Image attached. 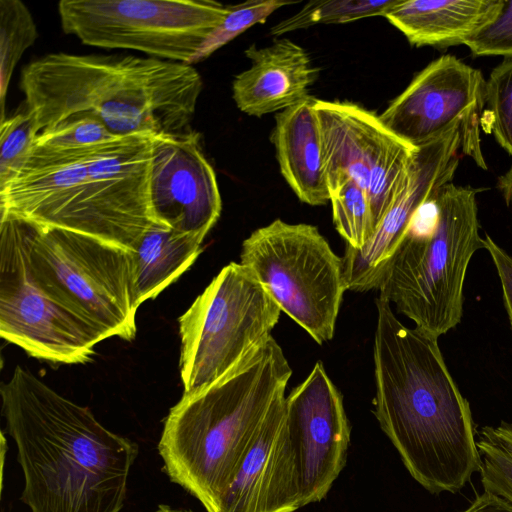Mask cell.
<instances>
[{
  "label": "cell",
  "mask_w": 512,
  "mask_h": 512,
  "mask_svg": "<svg viewBox=\"0 0 512 512\" xmlns=\"http://www.w3.org/2000/svg\"><path fill=\"white\" fill-rule=\"evenodd\" d=\"M336 230L353 249L363 248L374 234L373 216L366 192L347 179L329 192Z\"/></svg>",
  "instance_id": "cell-25"
},
{
  "label": "cell",
  "mask_w": 512,
  "mask_h": 512,
  "mask_svg": "<svg viewBox=\"0 0 512 512\" xmlns=\"http://www.w3.org/2000/svg\"><path fill=\"white\" fill-rule=\"evenodd\" d=\"M292 369L276 340L225 378L183 394L165 418L158 452L169 479L207 512L222 501L275 401L285 395Z\"/></svg>",
  "instance_id": "cell-4"
},
{
  "label": "cell",
  "mask_w": 512,
  "mask_h": 512,
  "mask_svg": "<svg viewBox=\"0 0 512 512\" xmlns=\"http://www.w3.org/2000/svg\"><path fill=\"white\" fill-rule=\"evenodd\" d=\"M154 512H193V511L174 509L167 504H160V505H158L157 509Z\"/></svg>",
  "instance_id": "cell-35"
},
{
  "label": "cell",
  "mask_w": 512,
  "mask_h": 512,
  "mask_svg": "<svg viewBox=\"0 0 512 512\" xmlns=\"http://www.w3.org/2000/svg\"><path fill=\"white\" fill-rule=\"evenodd\" d=\"M30 264L40 286L59 304L107 338L134 339L139 307L130 250L34 223Z\"/></svg>",
  "instance_id": "cell-7"
},
{
  "label": "cell",
  "mask_w": 512,
  "mask_h": 512,
  "mask_svg": "<svg viewBox=\"0 0 512 512\" xmlns=\"http://www.w3.org/2000/svg\"><path fill=\"white\" fill-rule=\"evenodd\" d=\"M286 396L278 398L242 461L220 512H295L299 477L286 425Z\"/></svg>",
  "instance_id": "cell-17"
},
{
  "label": "cell",
  "mask_w": 512,
  "mask_h": 512,
  "mask_svg": "<svg viewBox=\"0 0 512 512\" xmlns=\"http://www.w3.org/2000/svg\"><path fill=\"white\" fill-rule=\"evenodd\" d=\"M314 109L328 190L347 179L358 184L368 196L375 232L403 187L417 147L357 104L315 98Z\"/></svg>",
  "instance_id": "cell-11"
},
{
  "label": "cell",
  "mask_w": 512,
  "mask_h": 512,
  "mask_svg": "<svg viewBox=\"0 0 512 512\" xmlns=\"http://www.w3.org/2000/svg\"><path fill=\"white\" fill-rule=\"evenodd\" d=\"M474 56L512 58V0L503 4L494 18L463 42Z\"/></svg>",
  "instance_id": "cell-30"
},
{
  "label": "cell",
  "mask_w": 512,
  "mask_h": 512,
  "mask_svg": "<svg viewBox=\"0 0 512 512\" xmlns=\"http://www.w3.org/2000/svg\"><path fill=\"white\" fill-rule=\"evenodd\" d=\"M285 404L302 506L320 502L346 464L350 425L343 397L319 361Z\"/></svg>",
  "instance_id": "cell-15"
},
{
  "label": "cell",
  "mask_w": 512,
  "mask_h": 512,
  "mask_svg": "<svg viewBox=\"0 0 512 512\" xmlns=\"http://www.w3.org/2000/svg\"><path fill=\"white\" fill-rule=\"evenodd\" d=\"M0 394L31 512L121 511L137 443L19 365Z\"/></svg>",
  "instance_id": "cell-2"
},
{
  "label": "cell",
  "mask_w": 512,
  "mask_h": 512,
  "mask_svg": "<svg viewBox=\"0 0 512 512\" xmlns=\"http://www.w3.org/2000/svg\"><path fill=\"white\" fill-rule=\"evenodd\" d=\"M503 0H398L384 18L417 47H447L489 23Z\"/></svg>",
  "instance_id": "cell-20"
},
{
  "label": "cell",
  "mask_w": 512,
  "mask_h": 512,
  "mask_svg": "<svg viewBox=\"0 0 512 512\" xmlns=\"http://www.w3.org/2000/svg\"><path fill=\"white\" fill-rule=\"evenodd\" d=\"M37 37L27 6L20 0H0V122L5 119V99L14 69Z\"/></svg>",
  "instance_id": "cell-23"
},
{
  "label": "cell",
  "mask_w": 512,
  "mask_h": 512,
  "mask_svg": "<svg viewBox=\"0 0 512 512\" xmlns=\"http://www.w3.org/2000/svg\"><path fill=\"white\" fill-rule=\"evenodd\" d=\"M294 3L296 2L285 0H249L228 5V13L224 20L203 42L191 65L206 59L248 28L264 23L273 12L282 6Z\"/></svg>",
  "instance_id": "cell-26"
},
{
  "label": "cell",
  "mask_w": 512,
  "mask_h": 512,
  "mask_svg": "<svg viewBox=\"0 0 512 512\" xmlns=\"http://www.w3.org/2000/svg\"><path fill=\"white\" fill-rule=\"evenodd\" d=\"M34 223L0 215V335L29 356L84 364L107 337L51 298L30 264Z\"/></svg>",
  "instance_id": "cell-10"
},
{
  "label": "cell",
  "mask_w": 512,
  "mask_h": 512,
  "mask_svg": "<svg viewBox=\"0 0 512 512\" xmlns=\"http://www.w3.org/2000/svg\"><path fill=\"white\" fill-rule=\"evenodd\" d=\"M462 147L460 125L417 147L403 187L369 242L361 249L345 248L342 258L347 290L379 288L389 262L421 210L452 182Z\"/></svg>",
  "instance_id": "cell-13"
},
{
  "label": "cell",
  "mask_w": 512,
  "mask_h": 512,
  "mask_svg": "<svg viewBox=\"0 0 512 512\" xmlns=\"http://www.w3.org/2000/svg\"><path fill=\"white\" fill-rule=\"evenodd\" d=\"M38 133L27 108L0 122V190L21 172Z\"/></svg>",
  "instance_id": "cell-27"
},
{
  "label": "cell",
  "mask_w": 512,
  "mask_h": 512,
  "mask_svg": "<svg viewBox=\"0 0 512 512\" xmlns=\"http://www.w3.org/2000/svg\"><path fill=\"white\" fill-rule=\"evenodd\" d=\"M315 98L276 113L272 142L280 172L303 203L325 205L330 194L324 173Z\"/></svg>",
  "instance_id": "cell-19"
},
{
  "label": "cell",
  "mask_w": 512,
  "mask_h": 512,
  "mask_svg": "<svg viewBox=\"0 0 512 512\" xmlns=\"http://www.w3.org/2000/svg\"><path fill=\"white\" fill-rule=\"evenodd\" d=\"M398 0H314L298 12L271 27L276 37L317 24H342L363 18L384 16Z\"/></svg>",
  "instance_id": "cell-24"
},
{
  "label": "cell",
  "mask_w": 512,
  "mask_h": 512,
  "mask_svg": "<svg viewBox=\"0 0 512 512\" xmlns=\"http://www.w3.org/2000/svg\"><path fill=\"white\" fill-rule=\"evenodd\" d=\"M492 434L509 450L512 451V425L507 423H501L500 425L493 427L489 426Z\"/></svg>",
  "instance_id": "cell-34"
},
{
  "label": "cell",
  "mask_w": 512,
  "mask_h": 512,
  "mask_svg": "<svg viewBox=\"0 0 512 512\" xmlns=\"http://www.w3.org/2000/svg\"><path fill=\"white\" fill-rule=\"evenodd\" d=\"M485 84L480 70L453 55H442L415 75L379 118L414 147L460 125L462 151L486 169L478 135V116L485 104Z\"/></svg>",
  "instance_id": "cell-12"
},
{
  "label": "cell",
  "mask_w": 512,
  "mask_h": 512,
  "mask_svg": "<svg viewBox=\"0 0 512 512\" xmlns=\"http://www.w3.org/2000/svg\"><path fill=\"white\" fill-rule=\"evenodd\" d=\"M204 236L153 223L131 251L134 293L138 307L157 297L196 261Z\"/></svg>",
  "instance_id": "cell-21"
},
{
  "label": "cell",
  "mask_w": 512,
  "mask_h": 512,
  "mask_svg": "<svg viewBox=\"0 0 512 512\" xmlns=\"http://www.w3.org/2000/svg\"><path fill=\"white\" fill-rule=\"evenodd\" d=\"M479 189L443 186L425 229L412 225L389 262L378 290L423 332L439 338L460 323L467 268L484 248Z\"/></svg>",
  "instance_id": "cell-5"
},
{
  "label": "cell",
  "mask_w": 512,
  "mask_h": 512,
  "mask_svg": "<svg viewBox=\"0 0 512 512\" xmlns=\"http://www.w3.org/2000/svg\"><path fill=\"white\" fill-rule=\"evenodd\" d=\"M462 512H512V504L498 495L484 491Z\"/></svg>",
  "instance_id": "cell-32"
},
{
  "label": "cell",
  "mask_w": 512,
  "mask_h": 512,
  "mask_svg": "<svg viewBox=\"0 0 512 512\" xmlns=\"http://www.w3.org/2000/svg\"><path fill=\"white\" fill-rule=\"evenodd\" d=\"M496 187L512 211V165L504 174L498 177Z\"/></svg>",
  "instance_id": "cell-33"
},
{
  "label": "cell",
  "mask_w": 512,
  "mask_h": 512,
  "mask_svg": "<svg viewBox=\"0 0 512 512\" xmlns=\"http://www.w3.org/2000/svg\"><path fill=\"white\" fill-rule=\"evenodd\" d=\"M240 264L318 344L333 338L347 290L343 258L316 226L276 219L243 241Z\"/></svg>",
  "instance_id": "cell-8"
},
{
  "label": "cell",
  "mask_w": 512,
  "mask_h": 512,
  "mask_svg": "<svg viewBox=\"0 0 512 512\" xmlns=\"http://www.w3.org/2000/svg\"><path fill=\"white\" fill-rule=\"evenodd\" d=\"M376 308L374 415L416 482L456 493L482 464L470 405L438 339L403 325L380 295Z\"/></svg>",
  "instance_id": "cell-1"
},
{
  "label": "cell",
  "mask_w": 512,
  "mask_h": 512,
  "mask_svg": "<svg viewBox=\"0 0 512 512\" xmlns=\"http://www.w3.org/2000/svg\"><path fill=\"white\" fill-rule=\"evenodd\" d=\"M150 206L154 223L206 237L220 217L215 171L199 133L153 134Z\"/></svg>",
  "instance_id": "cell-16"
},
{
  "label": "cell",
  "mask_w": 512,
  "mask_h": 512,
  "mask_svg": "<svg viewBox=\"0 0 512 512\" xmlns=\"http://www.w3.org/2000/svg\"><path fill=\"white\" fill-rule=\"evenodd\" d=\"M202 86L192 65L128 54L49 53L20 77L39 132L89 114L117 136L189 130Z\"/></svg>",
  "instance_id": "cell-3"
},
{
  "label": "cell",
  "mask_w": 512,
  "mask_h": 512,
  "mask_svg": "<svg viewBox=\"0 0 512 512\" xmlns=\"http://www.w3.org/2000/svg\"><path fill=\"white\" fill-rule=\"evenodd\" d=\"M485 104L491 132L512 156V58L505 59L491 71L485 84Z\"/></svg>",
  "instance_id": "cell-28"
},
{
  "label": "cell",
  "mask_w": 512,
  "mask_h": 512,
  "mask_svg": "<svg viewBox=\"0 0 512 512\" xmlns=\"http://www.w3.org/2000/svg\"><path fill=\"white\" fill-rule=\"evenodd\" d=\"M477 447L481 454V483L484 491L498 495L512 504V451L485 426Z\"/></svg>",
  "instance_id": "cell-29"
},
{
  "label": "cell",
  "mask_w": 512,
  "mask_h": 512,
  "mask_svg": "<svg viewBox=\"0 0 512 512\" xmlns=\"http://www.w3.org/2000/svg\"><path fill=\"white\" fill-rule=\"evenodd\" d=\"M228 5L213 0H61L64 33L83 44L135 50L191 65L207 37L222 23Z\"/></svg>",
  "instance_id": "cell-9"
},
{
  "label": "cell",
  "mask_w": 512,
  "mask_h": 512,
  "mask_svg": "<svg viewBox=\"0 0 512 512\" xmlns=\"http://www.w3.org/2000/svg\"><path fill=\"white\" fill-rule=\"evenodd\" d=\"M245 55L250 67L232 83L233 100L243 113L255 117L278 113L310 96L319 69L297 43L275 39L269 46L248 47Z\"/></svg>",
  "instance_id": "cell-18"
},
{
  "label": "cell",
  "mask_w": 512,
  "mask_h": 512,
  "mask_svg": "<svg viewBox=\"0 0 512 512\" xmlns=\"http://www.w3.org/2000/svg\"><path fill=\"white\" fill-rule=\"evenodd\" d=\"M280 313L247 268L224 266L178 319L183 394L216 384L265 345Z\"/></svg>",
  "instance_id": "cell-6"
},
{
  "label": "cell",
  "mask_w": 512,
  "mask_h": 512,
  "mask_svg": "<svg viewBox=\"0 0 512 512\" xmlns=\"http://www.w3.org/2000/svg\"><path fill=\"white\" fill-rule=\"evenodd\" d=\"M152 133L119 136L87 157V197L96 237L133 251L154 223Z\"/></svg>",
  "instance_id": "cell-14"
},
{
  "label": "cell",
  "mask_w": 512,
  "mask_h": 512,
  "mask_svg": "<svg viewBox=\"0 0 512 512\" xmlns=\"http://www.w3.org/2000/svg\"><path fill=\"white\" fill-rule=\"evenodd\" d=\"M118 137L93 115H73L36 135L21 171L84 156Z\"/></svg>",
  "instance_id": "cell-22"
},
{
  "label": "cell",
  "mask_w": 512,
  "mask_h": 512,
  "mask_svg": "<svg viewBox=\"0 0 512 512\" xmlns=\"http://www.w3.org/2000/svg\"><path fill=\"white\" fill-rule=\"evenodd\" d=\"M484 249H486L497 270L504 305L512 328V256L499 246L488 234L483 238Z\"/></svg>",
  "instance_id": "cell-31"
}]
</instances>
